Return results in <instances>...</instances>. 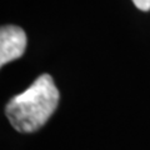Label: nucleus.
Returning a JSON list of instances; mask_svg holds the SVG:
<instances>
[{"mask_svg": "<svg viewBox=\"0 0 150 150\" xmlns=\"http://www.w3.org/2000/svg\"><path fill=\"white\" fill-rule=\"evenodd\" d=\"M59 90L49 74L40 75L21 94L8 103L6 116L19 133H34L39 130L56 110Z\"/></svg>", "mask_w": 150, "mask_h": 150, "instance_id": "nucleus-1", "label": "nucleus"}, {"mask_svg": "<svg viewBox=\"0 0 150 150\" xmlns=\"http://www.w3.org/2000/svg\"><path fill=\"white\" fill-rule=\"evenodd\" d=\"M26 49L25 31L15 25L3 26L0 30V65L19 59Z\"/></svg>", "mask_w": 150, "mask_h": 150, "instance_id": "nucleus-2", "label": "nucleus"}, {"mask_svg": "<svg viewBox=\"0 0 150 150\" xmlns=\"http://www.w3.org/2000/svg\"><path fill=\"white\" fill-rule=\"evenodd\" d=\"M133 3L138 9H140L143 11L150 10V0H133Z\"/></svg>", "mask_w": 150, "mask_h": 150, "instance_id": "nucleus-3", "label": "nucleus"}]
</instances>
